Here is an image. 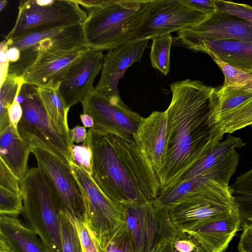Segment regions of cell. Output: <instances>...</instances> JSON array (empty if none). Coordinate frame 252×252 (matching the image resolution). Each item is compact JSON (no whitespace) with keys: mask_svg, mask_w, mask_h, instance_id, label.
I'll use <instances>...</instances> for the list:
<instances>
[{"mask_svg":"<svg viewBox=\"0 0 252 252\" xmlns=\"http://www.w3.org/2000/svg\"><path fill=\"white\" fill-rule=\"evenodd\" d=\"M74 219L83 252H100L97 239L86 221Z\"/></svg>","mask_w":252,"mask_h":252,"instance_id":"cell-34","label":"cell"},{"mask_svg":"<svg viewBox=\"0 0 252 252\" xmlns=\"http://www.w3.org/2000/svg\"><path fill=\"white\" fill-rule=\"evenodd\" d=\"M37 87V89L50 119L61 132L71 136L67 115L69 108L62 99L58 89Z\"/></svg>","mask_w":252,"mask_h":252,"instance_id":"cell-24","label":"cell"},{"mask_svg":"<svg viewBox=\"0 0 252 252\" xmlns=\"http://www.w3.org/2000/svg\"><path fill=\"white\" fill-rule=\"evenodd\" d=\"M251 126L252 127V125H251Z\"/></svg>","mask_w":252,"mask_h":252,"instance_id":"cell-51","label":"cell"},{"mask_svg":"<svg viewBox=\"0 0 252 252\" xmlns=\"http://www.w3.org/2000/svg\"><path fill=\"white\" fill-rule=\"evenodd\" d=\"M150 7V0H105L88 11L82 24L85 43L104 51L137 39Z\"/></svg>","mask_w":252,"mask_h":252,"instance_id":"cell-3","label":"cell"},{"mask_svg":"<svg viewBox=\"0 0 252 252\" xmlns=\"http://www.w3.org/2000/svg\"><path fill=\"white\" fill-rule=\"evenodd\" d=\"M0 242L15 252H51L38 235L17 217L0 215Z\"/></svg>","mask_w":252,"mask_h":252,"instance_id":"cell-22","label":"cell"},{"mask_svg":"<svg viewBox=\"0 0 252 252\" xmlns=\"http://www.w3.org/2000/svg\"><path fill=\"white\" fill-rule=\"evenodd\" d=\"M173 37L171 34L152 39L150 59L152 67L166 76L170 70V55Z\"/></svg>","mask_w":252,"mask_h":252,"instance_id":"cell-29","label":"cell"},{"mask_svg":"<svg viewBox=\"0 0 252 252\" xmlns=\"http://www.w3.org/2000/svg\"><path fill=\"white\" fill-rule=\"evenodd\" d=\"M91 49L83 44L67 51L41 54L25 73L24 82L37 87L58 89L71 67Z\"/></svg>","mask_w":252,"mask_h":252,"instance_id":"cell-17","label":"cell"},{"mask_svg":"<svg viewBox=\"0 0 252 252\" xmlns=\"http://www.w3.org/2000/svg\"><path fill=\"white\" fill-rule=\"evenodd\" d=\"M214 124L223 136L252 125V99L232 110L217 116Z\"/></svg>","mask_w":252,"mask_h":252,"instance_id":"cell-25","label":"cell"},{"mask_svg":"<svg viewBox=\"0 0 252 252\" xmlns=\"http://www.w3.org/2000/svg\"><path fill=\"white\" fill-rule=\"evenodd\" d=\"M8 2L6 0H1L0 1V11L2 12V10L5 8Z\"/></svg>","mask_w":252,"mask_h":252,"instance_id":"cell-49","label":"cell"},{"mask_svg":"<svg viewBox=\"0 0 252 252\" xmlns=\"http://www.w3.org/2000/svg\"><path fill=\"white\" fill-rule=\"evenodd\" d=\"M0 252H3V251H2L0 250Z\"/></svg>","mask_w":252,"mask_h":252,"instance_id":"cell-50","label":"cell"},{"mask_svg":"<svg viewBox=\"0 0 252 252\" xmlns=\"http://www.w3.org/2000/svg\"><path fill=\"white\" fill-rule=\"evenodd\" d=\"M170 88L172 99L165 111V165L160 189L173 186L223 137L214 124L216 89L189 79L174 82Z\"/></svg>","mask_w":252,"mask_h":252,"instance_id":"cell-1","label":"cell"},{"mask_svg":"<svg viewBox=\"0 0 252 252\" xmlns=\"http://www.w3.org/2000/svg\"><path fill=\"white\" fill-rule=\"evenodd\" d=\"M166 111H154L143 118L134 135V142L152 165L159 181L165 165Z\"/></svg>","mask_w":252,"mask_h":252,"instance_id":"cell-19","label":"cell"},{"mask_svg":"<svg viewBox=\"0 0 252 252\" xmlns=\"http://www.w3.org/2000/svg\"><path fill=\"white\" fill-rule=\"evenodd\" d=\"M210 16L183 0H150L149 11L137 39L150 40L178 32L197 25Z\"/></svg>","mask_w":252,"mask_h":252,"instance_id":"cell-12","label":"cell"},{"mask_svg":"<svg viewBox=\"0 0 252 252\" xmlns=\"http://www.w3.org/2000/svg\"><path fill=\"white\" fill-rule=\"evenodd\" d=\"M215 1L218 11L233 15L252 23V6L222 0H215Z\"/></svg>","mask_w":252,"mask_h":252,"instance_id":"cell-36","label":"cell"},{"mask_svg":"<svg viewBox=\"0 0 252 252\" xmlns=\"http://www.w3.org/2000/svg\"><path fill=\"white\" fill-rule=\"evenodd\" d=\"M87 17L76 0H21L16 22L5 40L12 41L38 31L83 24Z\"/></svg>","mask_w":252,"mask_h":252,"instance_id":"cell-7","label":"cell"},{"mask_svg":"<svg viewBox=\"0 0 252 252\" xmlns=\"http://www.w3.org/2000/svg\"><path fill=\"white\" fill-rule=\"evenodd\" d=\"M148 39H137L111 49L103 55L99 80L94 90L107 96H120L119 80L126 70L136 62H140L149 47Z\"/></svg>","mask_w":252,"mask_h":252,"instance_id":"cell-15","label":"cell"},{"mask_svg":"<svg viewBox=\"0 0 252 252\" xmlns=\"http://www.w3.org/2000/svg\"><path fill=\"white\" fill-rule=\"evenodd\" d=\"M79 5L86 8L89 11L103 4L105 0H76Z\"/></svg>","mask_w":252,"mask_h":252,"instance_id":"cell-45","label":"cell"},{"mask_svg":"<svg viewBox=\"0 0 252 252\" xmlns=\"http://www.w3.org/2000/svg\"><path fill=\"white\" fill-rule=\"evenodd\" d=\"M20 181L0 158V187L12 191L21 193Z\"/></svg>","mask_w":252,"mask_h":252,"instance_id":"cell-37","label":"cell"},{"mask_svg":"<svg viewBox=\"0 0 252 252\" xmlns=\"http://www.w3.org/2000/svg\"><path fill=\"white\" fill-rule=\"evenodd\" d=\"M103 51L91 49L69 69L59 87V92L66 106H71L81 102L92 92L93 84L101 71Z\"/></svg>","mask_w":252,"mask_h":252,"instance_id":"cell-16","label":"cell"},{"mask_svg":"<svg viewBox=\"0 0 252 252\" xmlns=\"http://www.w3.org/2000/svg\"><path fill=\"white\" fill-rule=\"evenodd\" d=\"M238 211L206 222L187 232L206 252H223L241 226Z\"/></svg>","mask_w":252,"mask_h":252,"instance_id":"cell-21","label":"cell"},{"mask_svg":"<svg viewBox=\"0 0 252 252\" xmlns=\"http://www.w3.org/2000/svg\"><path fill=\"white\" fill-rule=\"evenodd\" d=\"M179 234L177 237L158 245L152 252H182Z\"/></svg>","mask_w":252,"mask_h":252,"instance_id":"cell-41","label":"cell"},{"mask_svg":"<svg viewBox=\"0 0 252 252\" xmlns=\"http://www.w3.org/2000/svg\"><path fill=\"white\" fill-rule=\"evenodd\" d=\"M195 9L211 15L218 11L215 0H183Z\"/></svg>","mask_w":252,"mask_h":252,"instance_id":"cell-39","label":"cell"},{"mask_svg":"<svg viewBox=\"0 0 252 252\" xmlns=\"http://www.w3.org/2000/svg\"><path fill=\"white\" fill-rule=\"evenodd\" d=\"M180 237L182 252H206L205 250L186 232H181Z\"/></svg>","mask_w":252,"mask_h":252,"instance_id":"cell-42","label":"cell"},{"mask_svg":"<svg viewBox=\"0 0 252 252\" xmlns=\"http://www.w3.org/2000/svg\"><path fill=\"white\" fill-rule=\"evenodd\" d=\"M63 252H83L75 220L65 209L60 214Z\"/></svg>","mask_w":252,"mask_h":252,"instance_id":"cell-31","label":"cell"},{"mask_svg":"<svg viewBox=\"0 0 252 252\" xmlns=\"http://www.w3.org/2000/svg\"><path fill=\"white\" fill-rule=\"evenodd\" d=\"M20 184L22 214L26 225L38 235L51 252H63L60 214L65 208L60 197L38 167L29 169Z\"/></svg>","mask_w":252,"mask_h":252,"instance_id":"cell-4","label":"cell"},{"mask_svg":"<svg viewBox=\"0 0 252 252\" xmlns=\"http://www.w3.org/2000/svg\"><path fill=\"white\" fill-rule=\"evenodd\" d=\"M84 142L92 152L91 178L113 202L143 203L158 197L159 181L135 143L91 128Z\"/></svg>","mask_w":252,"mask_h":252,"instance_id":"cell-2","label":"cell"},{"mask_svg":"<svg viewBox=\"0 0 252 252\" xmlns=\"http://www.w3.org/2000/svg\"><path fill=\"white\" fill-rule=\"evenodd\" d=\"M229 188L241 217V225L252 222V168L238 176Z\"/></svg>","mask_w":252,"mask_h":252,"instance_id":"cell-26","label":"cell"},{"mask_svg":"<svg viewBox=\"0 0 252 252\" xmlns=\"http://www.w3.org/2000/svg\"><path fill=\"white\" fill-rule=\"evenodd\" d=\"M245 144L241 138L228 135L225 140L220 141L184 173L173 186L198 176L207 177L228 185L231 177L236 172L240 158L236 148H241Z\"/></svg>","mask_w":252,"mask_h":252,"instance_id":"cell-14","label":"cell"},{"mask_svg":"<svg viewBox=\"0 0 252 252\" xmlns=\"http://www.w3.org/2000/svg\"><path fill=\"white\" fill-rule=\"evenodd\" d=\"M222 72L224 80L222 88L252 89V73L233 66L214 54H208Z\"/></svg>","mask_w":252,"mask_h":252,"instance_id":"cell-30","label":"cell"},{"mask_svg":"<svg viewBox=\"0 0 252 252\" xmlns=\"http://www.w3.org/2000/svg\"><path fill=\"white\" fill-rule=\"evenodd\" d=\"M70 166L85 193L86 222L97 239L112 233L124 221L121 205L108 198L91 177L73 162Z\"/></svg>","mask_w":252,"mask_h":252,"instance_id":"cell-13","label":"cell"},{"mask_svg":"<svg viewBox=\"0 0 252 252\" xmlns=\"http://www.w3.org/2000/svg\"><path fill=\"white\" fill-rule=\"evenodd\" d=\"M37 167L60 197L64 208L72 216L85 221V193L70 164L34 139L30 141Z\"/></svg>","mask_w":252,"mask_h":252,"instance_id":"cell-10","label":"cell"},{"mask_svg":"<svg viewBox=\"0 0 252 252\" xmlns=\"http://www.w3.org/2000/svg\"><path fill=\"white\" fill-rule=\"evenodd\" d=\"M8 45L6 40H3L0 43V86L6 79L8 73L9 62L7 57Z\"/></svg>","mask_w":252,"mask_h":252,"instance_id":"cell-40","label":"cell"},{"mask_svg":"<svg viewBox=\"0 0 252 252\" xmlns=\"http://www.w3.org/2000/svg\"><path fill=\"white\" fill-rule=\"evenodd\" d=\"M15 101L22 106L23 115L17 127L20 136L30 142L36 139L62 160L71 162V136L63 133L49 118L36 86L24 82Z\"/></svg>","mask_w":252,"mask_h":252,"instance_id":"cell-5","label":"cell"},{"mask_svg":"<svg viewBox=\"0 0 252 252\" xmlns=\"http://www.w3.org/2000/svg\"><path fill=\"white\" fill-rule=\"evenodd\" d=\"M32 151L31 142L23 139L11 125L0 132V158L20 181L28 170V161Z\"/></svg>","mask_w":252,"mask_h":252,"instance_id":"cell-23","label":"cell"},{"mask_svg":"<svg viewBox=\"0 0 252 252\" xmlns=\"http://www.w3.org/2000/svg\"><path fill=\"white\" fill-rule=\"evenodd\" d=\"M0 250L4 252H15L7 247L3 243L0 242Z\"/></svg>","mask_w":252,"mask_h":252,"instance_id":"cell-48","label":"cell"},{"mask_svg":"<svg viewBox=\"0 0 252 252\" xmlns=\"http://www.w3.org/2000/svg\"><path fill=\"white\" fill-rule=\"evenodd\" d=\"M80 119L85 128H91L94 126V121L92 118L89 115L85 114H80Z\"/></svg>","mask_w":252,"mask_h":252,"instance_id":"cell-47","label":"cell"},{"mask_svg":"<svg viewBox=\"0 0 252 252\" xmlns=\"http://www.w3.org/2000/svg\"><path fill=\"white\" fill-rule=\"evenodd\" d=\"M176 39L190 50L207 54H214L227 63L252 73V42L234 40Z\"/></svg>","mask_w":252,"mask_h":252,"instance_id":"cell-20","label":"cell"},{"mask_svg":"<svg viewBox=\"0 0 252 252\" xmlns=\"http://www.w3.org/2000/svg\"><path fill=\"white\" fill-rule=\"evenodd\" d=\"M242 232L238 245L239 252H252V222L242 224Z\"/></svg>","mask_w":252,"mask_h":252,"instance_id":"cell-38","label":"cell"},{"mask_svg":"<svg viewBox=\"0 0 252 252\" xmlns=\"http://www.w3.org/2000/svg\"><path fill=\"white\" fill-rule=\"evenodd\" d=\"M176 38L252 42V23L218 11L197 25L178 32Z\"/></svg>","mask_w":252,"mask_h":252,"instance_id":"cell-18","label":"cell"},{"mask_svg":"<svg viewBox=\"0 0 252 252\" xmlns=\"http://www.w3.org/2000/svg\"><path fill=\"white\" fill-rule=\"evenodd\" d=\"M216 93L218 103L214 119L217 116L234 109L252 99V89H232L221 87L216 89Z\"/></svg>","mask_w":252,"mask_h":252,"instance_id":"cell-32","label":"cell"},{"mask_svg":"<svg viewBox=\"0 0 252 252\" xmlns=\"http://www.w3.org/2000/svg\"><path fill=\"white\" fill-rule=\"evenodd\" d=\"M121 205L124 221L139 252H152L181 232L173 223L168 208L158 198L143 203Z\"/></svg>","mask_w":252,"mask_h":252,"instance_id":"cell-8","label":"cell"},{"mask_svg":"<svg viewBox=\"0 0 252 252\" xmlns=\"http://www.w3.org/2000/svg\"><path fill=\"white\" fill-rule=\"evenodd\" d=\"M70 134L73 142L76 143L84 142L87 137L86 128L79 125L70 129Z\"/></svg>","mask_w":252,"mask_h":252,"instance_id":"cell-44","label":"cell"},{"mask_svg":"<svg viewBox=\"0 0 252 252\" xmlns=\"http://www.w3.org/2000/svg\"><path fill=\"white\" fill-rule=\"evenodd\" d=\"M21 56V52L14 47H8L7 57L9 63H14L19 61Z\"/></svg>","mask_w":252,"mask_h":252,"instance_id":"cell-46","label":"cell"},{"mask_svg":"<svg viewBox=\"0 0 252 252\" xmlns=\"http://www.w3.org/2000/svg\"><path fill=\"white\" fill-rule=\"evenodd\" d=\"M6 41L8 47H16L21 52L19 61L9 63L8 74L22 78L41 54L67 51L86 44L82 24L38 31L14 40Z\"/></svg>","mask_w":252,"mask_h":252,"instance_id":"cell-9","label":"cell"},{"mask_svg":"<svg viewBox=\"0 0 252 252\" xmlns=\"http://www.w3.org/2000/svg\"><path fill=\"white\" fill-rule=\"evenodd\" d=\"M24 82L23 78L8 74L5 81L0 86V132L11 125L8 109L18 95Z\"/></svg>","mask_w":252,"mask_h":252,"instance_id":"cell-28","label":"cell"},{"mask_svg":"<svg viewBox=\"0 0 252 252\" xmlns=\"http://www.w3.org/2000/svg\"><path fill=\"white\" fill-rule=\"evenodd\" d=\"M83 113L94 121L93 131L120 136L135 143L134 135L143 118L130 109L120 96L109 97L94 89L81 102Z\"/></svg>","mask_w":252,"mask_h":252,"instance_id":"cell-11","label":"cell"},{"mask_svg":"<svg viewBox=\"0 0 252 252\" xmlns=\"http://www.w3.org/2000/svg\"><path fill=\"white\" fill-rule=\"evenodd\" d=\"M93 156L91 149L84 142L82 145H73L71 147V161L91 177Z\"/></svg>","mask_w":252,"mask_h":252,"instance_id":"cell-35","label":"cell"},{"mask_svg":"<svg viewBox=\"0 0 252 252\" xmlns=\"http://www.w3.org/2000/svg\"><path fill=\"white\" fill-rule=\"evenodd\" d=\"M8 114L11 126L18 132V125L23 115L21 105L14 100L8 107Z\"/></svg>","mask_w":252,"mask_h":252,"instance_id":"cell-43","label":"cell"},{"mask_svg":"<svg viewBox=\"0 0 252 252\" xmlns=\"http://www.w3.org/2000/svg\"><path fill=\"white\" fill-rule=\"evenodd\" d=\"M174 225L187 232L228 213L238 211L229 185L212 180L168 208Z\"/></svg>","mask_w":252,"mask_h":252,"instance_id":"cell-6","label":"cell"},{"mask_svg":"<svg viewBox=\"0 0 252 252\" xmlns=\"http://www.w3.org/2000/svg\"><path fill=\"white\" fill-rule=\"evenodd\" d=\"M23 210L22 192L17 193L0 187V215L18 217Z\"/></svg>","mask_w":252,"mask_h":252,"instance_id":"cell-33","label":"cell"},{"mask_svg":"<svg viewBox=\"0 0 252 252\" xmlns=\"http://www.w3.org/2000/svg\"><path fill=\"white\" fill-rule=\"evenodd\" d=\"M97 240L100 252H139L124 221L114 232Z\"/></svg>","mask_w":252,"mask_h":252,"instance_id":"cell-27","label":"cell"}]
</instances>
